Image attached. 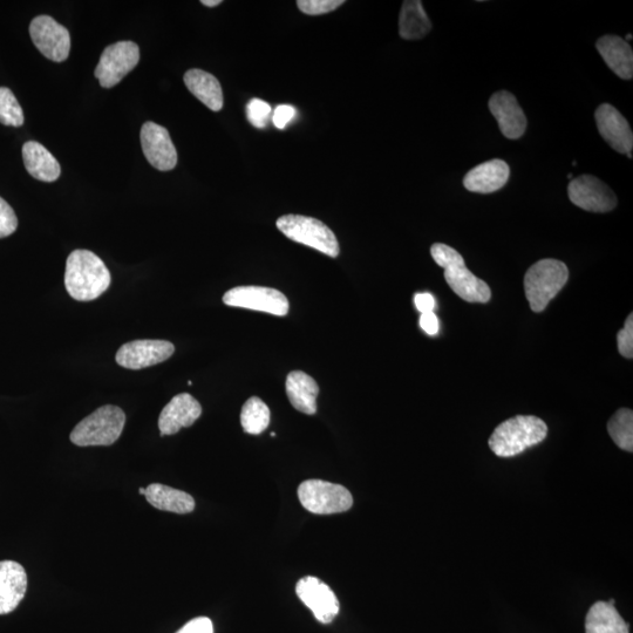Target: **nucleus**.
Listing matches in <instances>:
<instances>
[{"mask_svg": "<svg viewBox=\"0 0 633 633\" xmlns=\"http://www.w3.org/2000/svg\"><path fill=\"white\" fill-rule=\"evenodd\" d=\"M489 110L498 121L501 133L507 139L517 140L526 133V115L512 93L507 91L495 93L489 100Z\"/></svg>", "mask_w": 633, "mask_h": 633, "instance_id": "obj_15", "label": "nucleus"}, {"mask_svg": "<svg viewBox=\"0 0 633 633\" xmlns=\"http://www.w3.org/2000/svg\"><path fill=\"white\" fill-rule=\"evenodd\" d=\"M27 574L15 561L0 562V615H9L24 600Z\"/></svg>", "mask_w": 633, "mask_h": 633, "instance_id": "obj_18", "label": "nucleus"}, {"mask_svg": "<svg viewBox=\"0 0 633 633\" xmlns=\"http://www.w3.org/2000/svg\"><path fill=\"white\" fill-rule=\"evenodd\" d=\"M510 169L507 162L490 160L476 166L466 174L464 186L469 192L492 194L507 185Z\"/></svg>", "mask_w": 633, "mask_h": 633, "instance_id": "obj_19", "label": "nucleus"}, {"mask_svg": "<svg viewBox=\"0 0 633 633\" xmlns=\"http://www.w3.org/2000/svg\"><path fill=\"white\" fill-rule=\"evenodd\" d=\"M288 398L297 411L313 415L317 412L319 387L316 380L302 371H292L287 378Z\"/></svg>", "mask_w": 633, "mask_h": 633, "instance_id": "obj_22", "label": "nucleus"}, {"mask_svg": "<svg viewBox=\"0 0 633 633\" xmlns=\"http://www.w3.org/2000/svg\"><path fill=\"white\" fill-rule=\"evenodd\" d=\"M569 270L561 261L541 260L524 275V292L534 312H542L567 284Z\"/></svg>", "mask_w": 633, "mask_h": 633, "instance_id": "obj_5", "label": "nucleus"}, {"mask_svg": "<svg viewBox=\"0 0 633 633\" xmlns=\"http://www.w3.org/2000/svg\"><path fill=\"white\" fill-rule=\"evenodd\" d=\"M125 424L126 414L120 407L102 406L74 427L70 439L79 447L111 446L121 437Z\"/></svg>", "mask_w": 633, "mask_h": 633, "instance_id": "obj_4", "label": "nucleus"}, {"mask_svg": "<svg viewBox=\"0 0 633 633\" xmlns=\"http://www.w3.org/2000/svg\"><path fill=\"white\" fill-rule=\"evenodd\" d=\"M431 30L432 23L422 3L419 0H406L399 18L400 37L406 40H419L426 37Z\"/></svg>", "mask_w": 633, "mask_h": 633, "instance_id": "obj_26", "label": "nucleus"}, {"mask_svg": "<svg viewBox=\"0 0 633 633\" xmlns=\"http://www.w3.org/2000/svg\"><path fill=\"white\" fill-rule=\"evenodd\" d=\"M17 228L18 219L15 210L0 197V238L12 235Z\"/></svg>", "mask_w": 633, "mask_h": 633, "instance_id": "obj_32", "label": "nucleus"}, {"mask_svg": "<svg viewBox=\"0 0 633 633\" xmlns=\"http://www.w3.org/2000/svg\"><path fill=\"white\" fill-rule=\"evenodd\" d=\"M569 199L591 213H609L617 206V197L600 179L592 175L578 176L569 183Z\"/></svg>", "mask_w": 633, "mask_h": 633, "instance_id": "obj_12", "label": "nucleus"}, {"mask_svg": "<svg viewBox=\"0 0 633 633\" xmlns=\"http://www.w3.org/2000/svg\"><path fill=\"white\" fill-rule=\"evenodd\" d=\"M276 226L291 241L304 244L331 258L339 256L337 237L322 221L309 216L289 214L279 217Z\"/></svg>", "mask_w": 633, "mask_h": 633, "instance_id": "obj_6", "label": "nucleus"}, {"mask_svg": "<svg viewBox=\"0 0 633 633\" xmlns=\"http://www.w3.org/2000/svg\"><path fill=\"white\" fill-rule=\"evenodd\" d=\"M223 303L233 308L261 311L284 317L290 310L288 298L281 291L265 287H237L223 296Z\"/></svg>", "mask_w": 633, "mask_h": 633, "instance_id": "obj_9", "label": "nucleus"}, {"mask_svg": "<svg viewBox=\"0 0 633 633\" xmlns=\"http://www.w3.org/2000/svg\"><path fill=\"white\" fill-rule=\"evenodd\" d=\"M140 60L139 46L133 42H119L106 47L102 52L95 77L104 88H112L121 83L131 73Z\"/></svg>", "mask_w": 633, "mask_h": 633, "instance_id": "obj_8", "label": "nucleus"}, {"mask_svg": "<svg viewBox=\"0 0 633 633\" xmlns=\"http://www.w3.org/2000/svg\"><path fill=\"white\" fill-rule=\"evenodd\" d=\"M420 326L427 335L435 336L439 332V319L434 312L422 313L420 317Z\"/></svg>", "mask_w": 633, "mask_h": 633, "instance_id": "obj_36", "label": "nucleus"}, {"mask_svg": "<svg viewBox=\"0 0 633 633\" xmlns=\"http://www.w3.org/2000/svg\"><path fill=\"white\" fill-rule=\"evenodd\" d=\"M140 136L142 151L155 169L168 172L178 165V152L165 127L146 122Z\"/></svg>", "mask_w": 633, "mask_h": 633, "instance_id": "obj_13", "label": "nucleus"}, {"mask_svg": "<svg viewBox=\"0 0 633 633\" xmlns=\"http://www.w3.org/2000/svg\"><path fill=\"white\" fill-rule=\"evenodd\" d=\"M297 596L315 615L317 621L329 624L339 612V602L328 584L316 577L306 576L297 583Z\"/></svg>", "mask_w": 633, "mask_h": 633, "instance_id": "obj_14", "label": "nucleus"}, {"mask_svg": "<svg viewBox=\"0 0 633 633\" xmlns=\"http://www.w3.org/2000/svg\"><path fill=\"white\" fill-rule=\"evenodd\" d=\"M139 493H140L141 495H145V494H146V488H140V489H139Z\"/></svg>", "mask_w": 633, "mask_h": 633, "instance_id": "obj_39", "label": "nucleus"}, {"mask_svg": "<svg viewBox=\"0 0 633 633\" xmlns=\"http://www.w3.org/2000/svg\"><path fill=\"white\" fill-rule=\"evenodd\" d=\"M626 155H628V158H629V159H632V154H631V153L626 154Z\"/></svg>", "mask_w": 633, "mask_h": 633, "instance_id": "obj_41", "label": "nucleus"}, {"mask_svg": "<svg viewBox=\"0 0 633 633\" xmlns=\"http://www.w3.org/2000/svg\"><path fill=\"white\" fill-rule=\"evenodd\" d=\"M174 352L175 346L167 340H134L120 347L115 360L125 369L142 370L166 362Z\"/></svg>", "mask_w": 633, "mask_h": 633, "instance_id": "obj_11", "label": "nucleus"}, {"mask_svg": "<svg viewBox=\"0 0 633 633\" xmlns=\"http://www.w3.org/2000/svg\"><path fill=\"white\" fill-rule=\"evenodd\" d=\"M185 84L190 93L199 99L213 112H220L223 108V91L220 81L213 74L206 71L189 70L185 74Z\"/></svg>", "mask_w": 633, "mask_h": 633, "instance_id": "obj_23", "label": "nucleus"}, {"mask_svg": "<svg viewBox=\"0 0 633 633\" xmlns=\"http://www.w3.org/2000/svg\"><path fill=\"white\" fill-rule=\"evenodd\" d=\"M270 408L260 398H250L241 412V425L245 433L258 435L270 425Z\"/></svg>", "mask_w": 633, "mask_h": 633, "instance_id": "obj_27", "label": "nucleus"}, {"mask_svg": "<svg viewBox=\"0 0 633 633\" xmlns=\"http://www.w3.org/2000/svg\"><path fill=\"white\" fill-rule=\"evenodd\" d=\"M344 3V0H299L297 6L305 15L321 16L336 11Z\"/></svg>", "mask_w": 633, "mask_h": 633, "instance_id": "obj_30", "label": "nucleus"}, {"mask_svg": "<svg viewBox=\"0 0 633 633\" xmlns=\"http://www.w3.org/2000/svg\"><path fill=\"white\" fill-rule=\"evenodd\" d=\"M201 3L204 6H207V8H216V6H219L222 4L221 0H202Z\"/></svg>", "mask_w": 633, "mask_h": 633, "instance_id": "obj_38", "label": "nucleus"}, {"mask_svg": "<svg viewBox=\"0 0 633 633\" xmlns=\"http://www.w3.org/2000/svg\"><path fill=\"white\" fill-rule=\"evenodd\" d=\"M548 426L534 415H516L495 428L488 444L500 458H513L547 438Z\"/></svg>", "mask_w": 633, "mask_h": 633, "instance_id": "obj_2", "label": "nucleus"}, {"mask_svg": "<svg viewBox=\"0 0 633 633\" xmlns=\"http://www.w3.org/2000/svg\"><path fill=\"white\" fill-rule=\"evenodd\" d=\"M632 39V34H628V36H626V40H631ZM625 40V42H626Z\"/></svg>", "mask_w": 633, "mask_h": 633, "instance_id": "obj_40", "label": "nucleus"}, {"mask_svg": "<svg viewBox=\"0 0 633 633\" xmlns=\"http://www.w3.org/2000/svg\"><path fill=\"white\" fill-rule=\"evenodd\" d=\"M178 633H214V625L209 618L199 617L183 626Z\"/></svg>", "mask_w": 633, "mask_h": 633, "instance_id": "obj_35", "label": "nucleus"}, {"mask_svg": "<svg viewBox=\"0 0 633 633\" xmlns=\"http://www.w3.org/2000/svg\"><path fill=\"white\" fill-rule=\"evenodd\" d=\"M30 36L40 53L54 63H63L70 56V32L52 17L34 18L30 25Z\"/></svg>", "mask_w": 633, "mask_h": 633, "instance_id": "obj_10", "label": "nucleus"}, {"mask_svg": "<svg viewBox=\"0 0 633 633\" xmlns=\"http://www.w3.org/2000/svg\"><path fill=\"white\" fill-rule=\"evenodd\" d=\"M618 351L626 359L633 358V315L626 318L624 328L617 333Z\"/></svg>", "mask_w": 633, "mask_h": 633, "instance_id": "obj_33", "label": "nucleus"}, {"mask_svg": "<svg viewBox=\"0 0 633 633\" xmlns=\"http://www.w3.org/2000/svg\"><path fill=\"white\" fill-rule=\"evenodd\" d=\"M202 407L193 396L181 393L169 401L159 418L162 437L179 433L182 428L190 427L201 417Z\"/></svg>", "mask_w": 633, "mask_h": 633, "instance_id": "obj_17", "label": "nucleus"}, {"mask_svg": "<svg viewBox=\"0 0 633 633\" xmlns=\"http://www.w3.org/2000/svg\"><path fill=\"white\" fill-rule=\"evenodd\" d=\"M608 432L623 451H633V412L629 408L618 410L608 422Z\"/></svg>", "mask_w": 633, "mask_h": 633, "instance_id": "obj_28", "label": "nucleus"}, {"mask_svg": "<svg viewBox=\"0 0 633 633\" xmlns=\"http://www.w3.org/2000/svg\"><path fill=\"white\" fill-rule=\"evenodd\" d=\"M24 113L15 94L8 87H0V122L5 126L24 125Z\"/></svg>", "mask_w": 633, "mask_h": 633, "instance_id": "obj_29", "label": "nucleus"}, {"mask_svg": "<svg viewBox=\"0 0 633 633\" xmlns=\"http://www.w3.org/2000/svg\"><path fill=\"white\" fill-rule=\"evenodd\" d=\"M146 499L151 505L163 512L189 514L194 512L195 500L182 490L153 483L146 488Z\"/></svg>", "mask_w": 633, "mask_h": 633, "instance_id": "obj_24", "label": "nucleus"}, {"mask_svg": "<svg viewBox=\"0 0 633 633\" xmlns=\"http://www.w3.org/2000/svg\"><path fill=\"white\" fill-rule=\"evenodd\" d=\"M111 272L90 250H74L67 258L65 287L73 299L90 302L104 295L111 285Z\"/></svg>", "mask_w": 633, "mask_h": 633, "instance_id": "obj_1", "label": "nucleus"}, {"mask_svg": "<svg viewBox=\"0 0 633 633\" xmlns=\"http://www.w3.org/2000/svg\"><path fill=\"white\" fill-rule=\"evenodd\" d=\"M596 47L605 63L619 78L633 77V52L629 43L617 36H604L597 40Z\"/></svg>", "mask_w": 633, "mask_h": 633, "instance_id": "obj_20", "label": "nucleus"}, {"mask_svg": "<svg viewBox=\"0 0 633 633\" xmlns=\"http://www.w3.org/2000/svg\"><path fill=\"white\" fill-rule=\"evenodd\" d=\"M23 160L32 178L43 182H54L59 179L61 168L58 160L39 142H26L23 146Z\"/></svg>", "mask_w": 633, "mask_h": 633, "instance_id": "obj_21", "label": "nucleus"}, {"mask_svg": "<svg viewBox=\"0 0 633 633\" xmlns=\"http://www.w3.org/2000/svg\"><path fill=\"white\" fill-rule=\"evenodd\" d=\"M298 498L306 510L317 515L344 513L353 505L349 490L323 480L304 481L298 488Z\"/></svg>", "mask_w": 633, "mask_h": 633, "instance_id": "obj_7", "label": "nucleus"}, {"mask_svg": "<svg viewBox=\"0 0 633 633\" xmlns=\"http://www.w3.org/2000/svg\"><path fill=\"white\" fill-rule=\"evenodd\" d=\"M296 114L297 112L295 110V107L289 105H281L276 108L272 121H274V125L278 129H284L290 124L292 120L295 119Z\"/></svg>", "mask_w": 633, "mask_h": 633, "instance_id": "obj_34", "label": "nucleus"}, {"mask_svg": "<svg viewBox=\"0 0 633 633\" xmlns=\"http://www.w3.org/2000/svg\"><path fill=\"white\" fill-rule=\"evenodd\" d=\"M435 263L445 270L449 288L468 303H488L492 297L489 285L472 274L466 267L464 257L444 243H435L431 248Z\"/></svg>", "mask_w": 633, "mask_h": 633, "instance_id": "obj_3", "label": "nucleus"}, {"mask_svg": "<svg viewBox=\"0 0 633 633\" xmlns=\"http://www.w3.org/2000/svg\"><path fill=\"white\" fill-rule=\"evenodd\" d=\"M271 106L261 99L249 101L247 106V117L251 125L256 128H264L268 125L271 115Z\"/></svg>", "mask_w": 633, "mask_h": 633, "instance_id": "obj_31", "label": "nucleus"}, {"mask_svg": "<svg viewBox=\"0 0 633 633\" xmlns=\"http://www.w3.org/2000/svg\"><path fill=\"white\" fill-rule=\"evenodd\" d=\"M587 633H630L629 625L609 602H596L585 618Z\"/></svg>", "mask_w": 633, "mask_h": 633, "instance_id": "obj_25", "label": "nucleus"}, {"mask_svg": "<svg viewBox=\"0 0 633 633\" xmlns=\"http://www.w3.org/2000/svg\"><path fill=\"white\" fill-rule=\"evenodd\" d=\"M415 306L422 313L434 312L435 299L431 294H417L414 297Z\"/></svg>", "mask_w": 633, "mask_h": 633, "instance_id": "obj_37", "label": "nucleus"}, {"mask_svg": "<svg viewBox=\"0 0 633 633\" xmlns=\"http://www.w3.org/2000/svg\"><path fill=\"white\" fill-rule=\"evenodd\" d=\"M598 132L611 148L622 154H629L633 148V134L629 122L614 106L603 104L595 113Z\"/></svg>", "mask_w": 633, "mask_h": 633, "instance_id": "obj_16", "label": "nucleus"}]
</instances>
